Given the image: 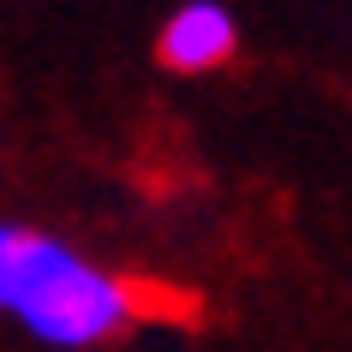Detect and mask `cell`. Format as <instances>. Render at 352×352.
<instances>
[{
    "label": "cell",
    "instance_id": "6da1fadb",
    "mask_svg": "<svg viewBox=\"0 0 352 352\" xmlns=\"http://www.w3.org/2000/svg\"><path fill=\"white\" fill-rule=\"evenodd\" d=\"M0 311L54 352H90L138 316V287L36 227L0 221Z\"/></svg>",
    "mask_w": 352,
    "mask_h": 352
},
{
    "label": "cell",
    "instance_id": "7a4b0ae2",
    "mask_svg": "<svg viewBox=\"0 0 352 352\" xmlns=\"http://www.w3.org/2000/svg\"><path fill=\"white\" fill-rule=\"evenodd\" d=\"M155 48H162V66H173V72H215L239 48V24L221 0H186L167 12Z\"/></svg>",
    "mask_w": 352,
    "mask_h": 352
}]
</instances>
